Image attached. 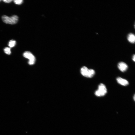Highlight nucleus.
I'll use <instances>...</instances> for the list:
<instances>
[{
  "instance_id": "f257e3e1",
  "label": "nucleus",
  "mask_w": 135,
  "mask_h": 135,
  "mask_svg": "<svg viewBox=\"0 0 135 135\" xmlns=\"http://www.w3.org/2000/svg\"><path fill=\"white\" fill-rule=\"evenodd\" d=\"M2 19L3 22L6 24H14L17 22L18 17L16 15H14L10 17L4 15L2 16Z\"/></svg>"
},
{
  "instance_id": "f03ea898",
  "label": "nucleus",
  "mask_w": 135,
  "mask_h": 135,
  "mask_svg": "<svg viewBox=\"0 0 135 135\" xmlns=\"http://www.w3.org/2000/svg\"><path fill=\"white\" fill-rule=\"evenodd\" d=\"M107 93V89L105 85L102 83L98 86V89L95 92V95L97 97L104 96Z\"/></svg>"
},
{
  "instance_id": "7ed1b4c3",
  "label": "nucleus",
  "mask_w": 135,
  "mask_h": 135,
  "mask_svg": "<svg viewBox=\"0 0 135 135\" xmlns=\"http://www.w3.org/2000/svg\"><path fill=\"white\" fill-rule=\"evenodd\" d=\"M23 56L25 58L29 60V65H32L35 64L36 61L35 58L31 52L29 51L25 52L24 53Z\"/></svg>"
},
{
  "instance_id": "20e7f679",
  "label": "nucleus",
  "mask_w": 135,
  "mask_h": 135,
  "mask_svg": "<svg viewBox=\"0 0 135 135\" xmlns=\"http://www.w3.org/2000/svg\"><path fill=\"white\" fill-rule=\"evenodd\" d=\"M81 73L83 76L89 78L90 69H89L86 66H83L81 69Z\"/></svg>"
},
{
  "instance_id": "39448f33",
  "label": "nucleus",
  "mask_w": 135,
  "mask_h": 135,
  "mask_svg": "<svg viewBox=\"0 0 135 135\" xmlns=\"http://www.w3.org/2000/svg\"><path fill=\"white\" fill-rule=\"evenodd\" d=\"M118 67L121 71L124 72L127 70L128 66L125 63L123 62H121L118 64Z\"/></svg>"
},
{
  "instance_id": "423d86ee",
  "label": "nucleus",
  "mask_w": 135,
  "mask_h": 135,
  "mask_svg": "<svg viewBox=\"0 0 135 135\" xmlns=\"http://www.w3.org/2000/svg\"><path fill=\"white\" fill-rule=\"evenodd\" d=\"M116 80L119 84L123 86H127L129 84V82L127 80L120 77L117 78Z\"/></svg>"
},
{
  "instance_id": "0eeeda50",
  "label": "nucleus",
  "mask_w": 135,
  "mask_h": 135,
  "mask_svg": "<svg viewBox=\"0 0 135 135\" xmlns=\"http://www.w3.org/2000/svg\"><path fill=\"white\" fill-rule=\"evenodd\" d=\"M127 39L130 42L132 43H134L135 41V35L132 33L129 34L128 35Z\"/></svg>"
},
{
  "instance_id": "6e6552de",
  "label": "nucleus",
  "mask_w": 135,
  "mask_h": 135,
  "mask_svg": "<svg viewBox=\"0 0 135 135\" xmlns=\"http://www.w3.org/2000/svg\"><path fill=\"white\" fill-rule=\"evenodd\" d=\"M16 44L15 41L13 40H11L10 41L8 44V45L11 48H12L14 47Z\"/></svg>"
},
{
  "instance_id": "1a4fd4ad",
  "label": "nucleus",
  "mask_w": 135,
  "mask_h": 135,
  "mask_svg": "<svg viewBox=\"0 0 135 135\" xmlns=\"http://www.w3.org/2000/svg\"><path fill=\"white\" fill-rule=\"evenodd\" d=\"M95 74V71L93 69H90V73L89 78L92 77Z\"/></svg>"
},
{
  "instance_id": "9d476101",
  "label": "nucleus",
  "mask_w": 135,
  "mask_h": 135,
  "mask_svg": "<svg viewBox=\"0 0 135 135\" xmlns=\"http://www.w3.org/2000/svg\"><path fill=\"white\" fill-rule=\"evenodd\" d=\"M5 53L8 55H10L11 53L10 49L9 48L6 47L4 49Z\"/></svg>"
},
{
  "instance_id": "9b49d317",
  "label": "nucleus",
  "mask_w": 135,
  "mask_h": 135,
  "mask_svg": "<svg viewBox=\"0 0 135 135\" xmlns=\"http://www.w3.org/2000/svg\"><path fill=\"white\" fill-rule=\"evenodd\" d=\"M14 3L18 5H20L23 2V1L22 0H15L14 1Z\"/></svg>"
},
{
  "instance_id": "f8f14e48",
  "label": "nucleus",
  "mask_w": 135,
  "mask_h": 135,
  "mask_svg": "<svg viewBox=\"0 0 135 135\" xmlns=\"http://www.w3.org/2000/svg\"><path fill=\"white\" fill-rule=\"evenodd\" d=\"M12 1V0H4L3 1L5 3H9L11 2Z\"/></svg>"
},
{
  "instance_id": "ddd939ff",
  "label": "nucleus",
  "mask_w": 135,
  "mask_h": 135,
  "mask_svg": "<svg viewBox=\"0 0 135 135\" xmlns=\"http://www.w3.org/2000/svg\"><path fill=\"white\" fill-rule=\"evenodd\" d=\"M133 60L134 61H135V55H134L133 57Z\"/></svg>"
},
{
  "instance_id": "4468645a",
  "label": "nucleus",
  "mask_w": 135,
  "mask_h": 135,
  "mask_svg": "<svg viewBox=\"0 0 135 135\" xmlns=\"http://www.w3.org/2000/svg\"><path fill=\"white\" fill-rule=\"evenodd\" d=\"M134 100H135V95H134Z\"/></svg>"
},
{
  "instance_id": "2eb2a0df",
  "label": "nucleus",
  "mask_w": 135,
  "mask_h": 135,
  "mask_svg": "<svg viewBox=\"0 0 135 135\" xmlns=\"http://www.w3.org/2000/svg\"><path fill=\"white\" fill-rule=\"evenodd\" d=\"M1 1V0H0V1Z\"/></svg>"
}]
</instances>
